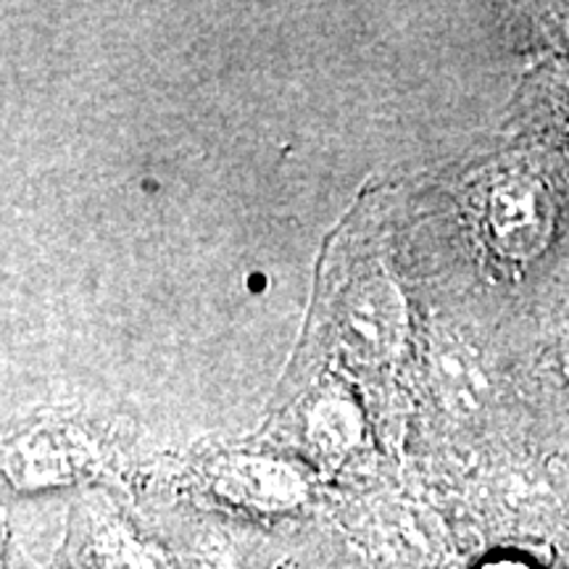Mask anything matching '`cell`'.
Here are the masks:
<instances>
[{"label": "cell", "instance_id": "cell-1", "mask_svg": "<svg viewBox=\"0 0 569 569\" xmlns=\"http://www.w3.org/2000/svg\"><path fill=\"white\" fill-rule=\"evenodd\" d=\"M336 332L343 351L361 365L393 359L407 336V303L390 277H359L340 298Z\"/></svg>", "mask_w": 569, "mask_h": 569}, {"label": "cell", "instance_id": "cell-2", "mask_svg": "<svg viewBox=\"0 0 569 569\" xmlns=\"http://www.w3.org/2000/svg\"><path fill=\"white\" fill-rule=\"evenodd\" d=\"M553 206L538 180L515 174L493 188L488 201V232L509 259H532L551 238Z\"/></svg>", "mask_w": 569, "mask_h": 569}, {"label": "cell", "instance_id": "cell-3", "mask_svg": "<svg viewBox=\"0 0 569 569\" xmlns=\"http://www.w3.org/2000/svg\"><path fill=\"white\" fill-rule=\"evenodd\" d=\"M217 486L230 501L274 511L290 509L303 498V482L290 467L269 459H234L219 472Z\"/></svg>", "mask_w": 569, "mask_h": 569}, {"label": "cell", "instance_id": "cell-4", "mask_svg": "<svg viewBox=\"0 0 569 569\" xmlns=\"http://www.w3.org/2000/svg\"><path fill=\"white\" fill-rule=\"evenodd\" d=\"M432 377L436 386L448 401V407L459 411H475L486 393V380L472 348L461 343L459 338H438L430 346Z\"/></svg>", "mask_w": 569, "mask_h": 569}, {"label": "cell", "instance_id": "cell-5", "mask_svg": "<svg viewBox=\"0 0 569 569\" xmlns=\"http://www.w3.org/2000/svg\"><path fill=\"white\" fill-rule=\"evenodd\" d=\"M11 469L24 486H46V482L67 480L77 465L69 457V448H63L59 440L34 436L13 448Z\"/></svg>", "mask_w": 569, "mask_h": 569}, {"label": "cell", "instance_id": "cell-6", "mask_svg": "<svg viewBox=\"0 0 569 569\" xmlns=\"http://www.w3.org/2000/svg\"><path fill=\"white\" fill-rule=\"evenodd\" d=\"M309 438L319 451L343 453L359 438V415L340 396L322 398L309 415Z\"/></svg>", "mask_w": 569, "mask_h": 569}, {"label": "cell", "instance_id": "cell-7", "mask_svg": "<svg viewBox=\"0 0 569 569\" xmlns=\"http://www.w3.org/2000/svg\"><path fill=\"white\" fill-rule=\"evenodd\" d=\"M490 569H525L522 565H511V561H501V565H493Z\"/></svg>", "mask_w": 569, "mask_h": 569}]
</instances>
